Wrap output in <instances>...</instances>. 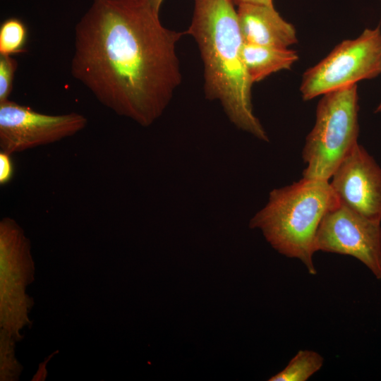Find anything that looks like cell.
<instances>
[{
	"instance_id": "12",
	"label": "cell",
	"mask_w": 381,
	"mask_h": 381,
	"mask_svg": "<svg viewBox=\"0 0 381 381\" xmlns=\"http://www.w3.org/2000/svg\"><path fill=\"white\" fill-rule=\"evenodd\" d=\"M28 30L19 18H10L0 26V55L13 56L25 51Z\"/></svg>"
},
{
	"instance_id": "2",
	"label": "cell",
	"mask_w": 381,
	"mask_h": 381,
	"mask_svg": "<svg viewBox=\"0 0 381 381\" xmlns=\"http://www.w3.org/2000/svg\"><path fill=\"white\" fill-rule=\"evenodd\" d=\"M231 0H194L186 33L195 40L204 65L206 97L218 100L238 128L268 142L253 111V83L243 59V40Z\"/></svg>"
},
{
	"instance_id": "11",
	"label": "cell",
	"mask_w": 381,
	"mask_h": 381,
	"mask_svg": "<svg viewBox=\"0 0 381 381\" xmlns=\"http://www.w3.org/2000/svg\"><path fill=\"white\" fill-rule=\"evenodd\" d=\"M323 357L312 350H300L281 371L272 376L270 381H306L319 371Z\"/></svg>"
},
{
	"instance_id": "9",
	"label": "cell",
	"mask_w": 381,
	"mask_h": 381,
	"mask_svg": "<svg viewBox=\"0 0 381 381\" xmlns=\"http://www.w3.org/2000/svg\"><path fill=\"white\" fill-rule=\"evenodd\" d=\"M237 14L245 43L289 48L297 42L294 25L283 19L274 6L241 4Z\"/></svg>"
},
{
	"instance_id": "1",
	"label": "cell",
	"mask_w": 381,
	"mask_h": 381,
	"mask_svg": "<svg viewBox=\"0 0 381 381\" xmlns=\"http://www.w3.org/2000/svg\"><path fill=\"white\" fill-rule=\"evenodd\" d=\"M148 0H92L74 30L73 77L104 107L142 126L164 112L181 82L176 44Z\"/></svg>"
},
{
	"instance_id": "16",
	"label": "cell",
	"mask_w": 381,
	"mask_h": 381,
	"mask_svg": "<svg viewBox=\"0 0 381 381\" xmlns=\"http://www.w3.org/2000/svg\"><path fill=\"white\" fill-rule=\"evenodd\" d=\"M163 1L164 0H148L152 7L159 12Z\"/></svg>"
},
{
	"instance_id": "15",
	"label": "cell",
	"mask_w": 381,
	"mask_h": 381,
	"mask_svg": "<svg viewBox=\"0 0 381 381\" xmlns=\"http://www.w3.org/2000/svg\"><path fill=\"white\" fill-rule=\"evenodd\" d=\"M234 4L238 5L241 4H257V5H266L273 6L272 0H231Z\"/></svg>"
},
{
	"instance_id": "17",
	"label": "cell",
	"mask_w": 381,
	"mask_h": 381,
	"mask_svg": "<svg viewBox=\"0 0 381 381\" xmlns=\"http://www.w3.org/2000/svg\"><path fill=\"white\" fill-rule=\"evenodd\" d=\"M375 112H376V113H380L381 112V102L379 104V105L375 109Z\"/></svg>"
},
{
	"instance_id": "8",
	"label": "cell",
	"mask_w": 381,
	"mask_h": 381,
	"mask_svg": "<svg viewBox=\"0 0 381 381\" xmlns=\"http://www.w3.org/2000/svg\"><path fill=\"white\" fill-rule=\"evenodd\" d=\"M330 179L340 203L381 223V167L362 145L353 147Z\"/></svg>"
},
{
	"instance_id": "3",
	"label": "cell",
	"mask_w": 381,
	"mask_h": 381,
	"mask_svg": "<svg viewBox=\"0 0 381 381\" xmlns=\"http://www.w3.org/2000/svg\"><path fill=\"white\" fill-rule=\"evenodd\" d=\"M340 203L328 181L302 178L272 190L267 205L251 219L278 253L299 260L316 274L313 257L318 226L325 214Z\"/></svg>"
},
{
	"instance_id": "6",
	"label": "cell",
	"mask_w": 381,
	"mask_h": 381,
	"mask_svg": "<svg viewBox=\"0 0 381 381\" xmlns=\"http://www.w3.org/2000/svg\"><path fill=\"white\" fill-rule=\"evenodd\" d=\"M315 250L352 256L381 279V223L339 203L318 226Z\"/></svg>"
},
{
	"instance_id": "13",
	"label": "cell",
	"mask_w": 381,
	"mask_h": 381,
	"mask_svg": "<svg viewBox=\"0 0 381 381\" xmlns=\"http://www.w3.org/2000/svg\"><path fill=\"white\" fill-rule=\"evenodd\" d=\"M18 62L12 56L0 55V102L8 99Z\"/></svg>"
},
{
	"instance_id": "14",
	"label": "cell",
	"mask_w": 381,
	"mask_h": 381,
	"mask_svg": "<svg viewBox=\"0 0 381 381\" xmlns=\"http://www.w3.org/2000/svg\"><path fill=\"white\" fill-rule=\"evenodd\" d=\"M13 174V167L11 155L0 152V184L4 185L11 179Z\"/></svg>"
},
{
	"instance_id": "10",
	"label": "cell",
	"mask_w": 381,
	"mask_h": 381,
	"mask_svg": "<svg viewBox=\"0 0 381 381\" xmlns=\"http://www.w3.org/2000/svg\"><path fill=\"white\" fill-rule=\"evenodd\" d=\"M244 64L253 83L273 73L290 69L298 61L296 52L289 48H277L245 43L243 47Z\"/></svg>"
},
{
	"instance_id": "18",
	"label": "cell",
	"mask_w": 381,
	"mask_h": 381,
	"mask_svg": "<svg viewBox=\"0 0 381 381\" xmlns=\"http://www.w3.org/2000/svg\"><path fill=\"white\" fill-rule=\"evenodd\" d=\"M380 2H381V0H380Z\"/></svg>"
},
{
	"instance_id": "7",
	"label": "cell",
	"mask_w": 381,
	"mask_h": 381,
	"mask_svg": "<svg viewBox=\"0 0 381 381\" xmlns=\"http://www.w3.org/2000/svg\"><path fill=\"white\" fill-rule=\"evenodd\" d=\"M87 120L71 112L59 115L39 113L9 99L0 102V148L11 155L73 136Z\"/></svg>"
},
{
	"instance_id": "5",
	"label": "cell",
	"mask_w": 381,
	"mask_h": 381,
	"mask_svg": "<svg viewBox=\"0 0 381 381\" xmlns=\"http://www.w3.org/2000/svg\"><path fill=\"white\" fill-rule=\"evenodd\" d=\"M381 73V30L366 28L356 39L337 45L322 61L303 75V99L319 95L372 79Z\"/></svg>"
},
{
	"instance_id": "4",
	"label": "cell",
	"mask_w": 381,
	"mask_h": 381,
	"mask_svg": "<svg viewBox=\"0 0 381 381\" xmlns=\"http://www.w3.org/2000/svg\"><path fill=\"white\" fill-rule=\"evenodd\" d=\"M358 111L356 84L322 95L302 152L306 164L303 178L328 181L332 177L358 143Z\"/></svg>"
}]
</instances>
